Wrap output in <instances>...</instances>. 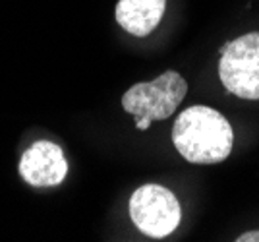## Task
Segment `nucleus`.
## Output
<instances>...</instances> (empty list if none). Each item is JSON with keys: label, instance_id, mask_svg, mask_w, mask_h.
<instances>
[{"label": "nucleus", "instance_id": "f257e3e1", "mask_svg": "<svg viewBox=\"0 0 259 242\" xmlns=\"http://www.w3.org/2000/svg\"><path fill=\"white\" fill-rule=\"evenodd\" d=\"M172 143L186 161L195 165H215L232 153L234 130L227 116L217 109L194 105L176 116Z\"/></svg>", "mask_w": 259, "mask_h": 242}, {"label": "nucleus", "instance_id": "f03ea898", "mask_svg": "<svg viewBox=\"0 0 259 242\" xmlns=\"http://www.w3.org/2000/svg\"><path fill=\"white\" fill-rule=\"evenodd\" d=\"M188 93V82L176 70H166L151 82H140L122 95V107L134 116L138 130H147L155 120H166Z\"/></svg>", "mask_w": 259, "mask_h": 242}, {"label": "nucleus", "instance_id": "7ed1b4c3", "mask_svg": "<svg viewBox=\"0 0 259 242\" xmlns=\"http://www.w3.org/2000/svg\"><path fill=\"white\" fill-rule=\"evenodd\" d=\"M219 79L228 93L259 101V31L240 35L221 47Z\"/></svg>", "mask_w": 259, "mask_h": 242}, {"label": "nucleus", "instance_id": "20e7f679", "mask_svg": "<svg viewBox=\"0 0 259 242\" xmlns=\"http://www.w3.org/2000/svg\"><path fill=\"white\" fill-rule=\"evenodd\" d=\"M130 217L143 234L153 238L168 236L182 219L180 204L168 188L143 184L130 198Z\"/></svg>", "mask_w": 259, "mask_h": 242}, {"label": "nucleus", "instance_id": "39448f33", "mask_svg": "<svg viewBox=\"0 0 259 242\" xmlns=\"http://www.w3.org/2000/svg\"><path fill=\"white\" fill-rule=\"evenodd\" d=\"M18 171L29 186L53 188L64 182L68 175V159L60 145L41 140L23 151Z\"/></svg>", "mask_w": 259, "mask_h": 242}, {"label": "nucleus", "instance_id": "423d86ee", "mask_svg": "<svg viewBox=\"0 0 259 242\" xmlns=\"http://www.w3.org/2000/svg\"><path fill=\"white\" fill-rule=\"evenodd\" d=\"M166 10V0H118L114 16L118 25L134 37H147L157 29Z\"/></svg>", "mask_w": 259, "mask_h": 242}, {"label": "nucleus", "instance_id": "0eeeda50", "mask_svg": "<svg viewBox=\"0 0 259 242\" xmlns=\"http://www.w3.org/2000/svg\"><path fill=\"white\" fill-rule=\"evenodd\" d=\"M236 242H259V231L242 232V234L236 238Z\"/></svg>", "mask_w": 259, "mask_h": 242}]
</instances>
